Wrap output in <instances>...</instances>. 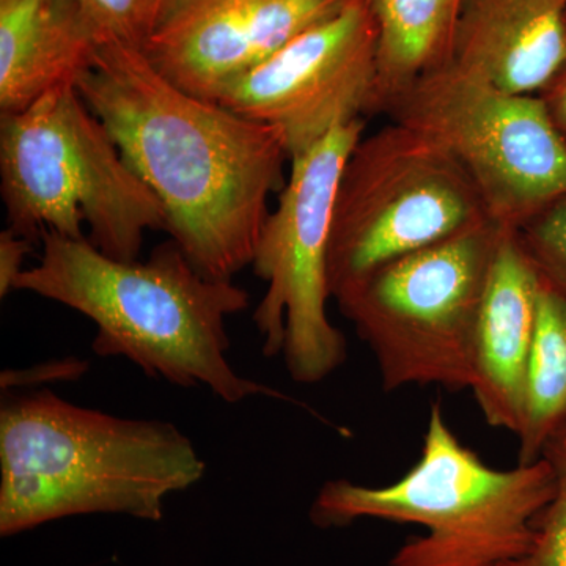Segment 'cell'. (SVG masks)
Wrapping results in <instances>:
<instances>
[{
  "label": "cell",
  "mask_w": 566,
  "mask_h": 566,
  "mask_svg": "<svg viewBox=\"0 0 566 566\" xmlns=\"http://www.w3.org/2000/svg\"><path fill=\"white\" fill-rule=\"evenodd\" d=\"M77 92L161 202L166 232L205 277L252 264L271 193L290 161L282 134L189 95L140 48L106 41Z\"/></svg>",
  "instance_id": "obj_1"
},
{
  "label": "cell",
  "mask_w": 566,
  "mask_h": 566,
  "mask_svg": "<svg viewBox=\"0 0 566 566\" xmlns=\"http://www.w3.org/2000/svg\"><path fill=\"white\" fill-rule=\"evenodd\" d=\"M41 240L39 264L18 277L14 290L91 318L98 356L126 357L148 378L185 389L208 387L230 405L256 395L290 400L238 375L227 359V318L249 307V293L233 281L205 277L174 240L147 262L111 259L87 238L46 233Z\"/></svg>",
  "instance_id": "obj_2"
},
{
  "label": "cell",
  "mask_w": 566,
  "mask_h": 566,
  "mask_svg": "<svg viewBox=\"0 0 566 566\" xmlns=\"http://www.w3.org/2000/svg\"><path fill=\"white\" fill-rule=\"evenodd\" d=\"M205 471L174 423L106 415L48 389L9 392L0 408V535L93 513L159 521L167 495Z\"/></svg>",
  "instance_id": "obj_3"
},
{
  "label": "cell",
  "mask_w": 566,
  "mask_h": 566,
  "mask_svg": "<svg viewBox=\"0 0 566 566\" xmlns=\"http://www.w3.org/2000/svg\"><path fill=\"white\" fill-rule=\"evenodd\" d=\"M556 483L546 457L509 471L483 463L436 401L411 471L387 486L331 480L316 494L311 520L323 528L357 520L422 526L424 535L398 547L390 566H505L531 546Z\"/></svg>",
  "instance_id": "obj_4"
},
{
  "label": "cell",
  "mask_w": 566,
  "mask_h": 566,
  "mask_svg": "<svg viewBox=\"0 0 566 566\" xmlns=\"http://www.w3.org/2000/svg\"><path fill=\"white\" fill-rule=\"evenodd\" d=\"M0 192L10 229L32 243L46 233L87 238L111 259L134 262L145 233L166 230L161 202L74 84L0 115Z\"/></svg>",
  "instance_id": "obj_5"
},
{
  "label": "cell",
  "mask_w": 566,
  "mask_h": 566,
  "mask_svg": "<svg viewBox=\"0 0 566 566\" xmlns=\"http://www.w3.org/2000/svg\"><path fill=\"white\" fill-rule=\"evenodd\" d=\"M502 227L486 222L387 263L337 297L386 392L474 382V335Z\"/></svg>",
  "instance_id": "obj_6"
},
{
  "label": "cell",
  "mask_w": 566,
  "mask_h": 566,
  "mask_svg": "<svg viewBox=\"0 0 566 566\" xmlns=\"http://www.w3.org/2000/svg\"><path fill=\"white\" fill-rule=\"evenodd\" d=\"M493 222L474 182L430 137L400 123L360 137L335 192L331 296L409 253Z\"/></svg>",
  "instance_id": "obj_7"
},
{
  "label": "cell",
  "mask_w": 566,
  "mask_h": 566,
  "mask_svg": "<svg viewBox=\"0 0 566 566\" xmlns=\"http://www.w3.org/2000/svg\"><path fill=\"white\" fill-rule=\"evenodd\" d=\"M465 170L491 221L517 230L566 192V139L538 95L495 87L450 62L387 104Z\"/></svg>",
  "instance_id": "obj_8"
},
{
  "label": "cell",
  "mask_w": 566,
  "mask_h": 566,
  "mask_svg": "<svg viewBox=\"0 0 566 566\" xmlns=\"http://www.w3.org/2000/svg\"><path fill=\"white\" fill-rule=\"evenodd\" d=\"M364 136L360 118L337 126L293 158L277 208L268 216L251 266L268 283L253 314L263 354H282L293 381L316 385L346 360L344 334L327 316V255L338 178Z\"/></svg>",
  "instance_id": "obj_9"
},
{
  "label": "cell",
  "mask_w": 566,
  "mask_h": 566,
  "mask_svg": "<svg viewBox=\"0 0 566 566\" xmlns=\"http://www.w3.org/2000/svg\"><path fill=\"white\" fill-rule=\"evenodd\" d=\"M378 28L367 0L290 41L219 98L227 109L282 134L290 161L337 126L371 114Z\"/></svg>",
  "instance_id": "obj_10"
},
{
  "label": "cell",
  "mask_w": 566,
  "mask_h": 566,
  "mask_svg": "<svg viewBox=\"0 0 566 566\" xmlns=\"http://www.w3.org/2000/svg\"><path fill=\"white\" fill-rule=\"evenodd\" d=\"M348 0H172L142 48L178 88L218 103L255 66Z\"/></svg>",
  "instance_id": "obj_11"
},
{
  "label": "cell",
  "mask_w": 566,
  "mask_h": 566,
  "mask_svg": "<svg viewBox=\"0 0 566 566\" xmlns=\"http://www.w3.org/2000/svg\"><path fill=\"white\" fill-rule=\"evenodd\" d=\"M542 281L515 230H502L474 335L476 405L493 428L517 434Z\"/></svg>",
  "instance_id": "obj_12"
},
{
  "label": "cell",
  "mask_w": 566,
  "mask_h": 566,
  "mask_svg": "<svg viewBox=\"0 0 566 566\" xmlns=\"http://www.w3.org/2000/svg\"><path fill=\"white\" fill-rule=\"evenodd\" d=\"M453 63L516 95H539L566 65V0H464Z\"/></svg>",
  "instance_id": "obj_13"
},
{
  "label": "cell",
  "mask_w": 566,
  "mask_h": 566,
  "mask_svg": "<svg viewBox=\"0 0 566 566\" xmlns=\"http://www.w3.org/2000/svg\"><path fill=\"white\" fill-rule=\"evenodd\" d=\"M99 46L77 0H0V115L76 85Z\"/></svg>",
  "instance_id": "obj_14"
},
{
  "label": "cell",
  "mask_w": 566,
  "mask_h": 566,
  "mask_svg": "<svg viewBox=\"0 0 566 566\" xmlns=\"http://www.w3.org/2000/svg\"><path fill=\"white\" fill-rule=\"evenodd\" d=\"M464 0H367L378 28L371 114L417 80L453 61Z\"/></svg>",
  "instance_id": "obj_15"
},
{
  "label": "cell",
  "mask_w": 566,
  "mask_h": 566,
  "mask_svg": "<svg viewBox=\"0 0 566 566\" xmlns=\"http://www.w3.org/2000/svg\"><path fill=\"white\" fill-rule=\"evenodd\" d=\"M566 433V297L542 282L528 357L517 464H531Z\"/></svg>",
  "instance_id": "obj_16"
},
{
  "label": "cell",
  "mask_w": 566,
  "mask_h": 566,
  "mask_svg": "<svg viewBox=\"0 0 566 566\" xmlns=\"http://www.w3.org/2000/svg\"><path fill=\"white\" fill-rule=\"evenodd\" d=\"M515 232L539 281L566 297V192Z\"/></svg>",
  "instance_id": "obj_17"
},
{
  "label": "cell",
  "mask_w": 566,
  "mask_h": 566,
  "mask_svg": "<svg viewBox=\"0 0 566 566\" xmlns=\"http://www.w3.org/2000/svg\"><path fill=\"white\" fill-rule=\"evenodd\" d=\"M102 43L144 48L172 0H77Z\"/></svg>",
  "instance_id": "obj_18"
},
{
  "label": "cell",
  "mask_w": 566,
  "mask_h": 566,
  "mask_svg": "<svg viewBox=\"0 0 566 566\" xmlns=\"http://www.w3.org/2000/svg\"><path fill=\"white\" fill-rule=\"evenodd\" d=\"M543 457L556 469V493L538 516L526 553L505 566H566V444L554 441Z\"/></svg>",
  "instance_id": "obj_19"
},
{
  "label": "cell",
  "mask_w": 566,
  "mask_h": 566,
  "mask_svg": "<svg viewBox=\"0 0 566 566\" xmlns=\"http://www.w3.org/2000/svg\"><path fill=\"white\" fill-rule=\"evenodd\" d=\"M88 370V360L66 357L52 363L35 365L24 370H6L0 376L3 392L17 387L46 385V382L76 381Z\"/></svg>",
  "instance_id": "obj_20"
},
{
  "label": "cell",
  "mask_w": 566,
  "mask_h": 566,
  "mask_svg": "<svg viewBox=\"0 0 566 566\" xmlns=\"http://www.w3.org/2000/svg\"><path fill=\"white\" fill-rule=\"evenodd\" d=\"M32 251V241L7 227L0 233V297L9 296L18 277L24 273V262Z\"/></svg>",
  "instance_id": "obj_21"
},
{
  "label": "cell",
  "mask_w": 566,
  "mask_h": 566,
  "mask_svg": "<svg viewBox=\"0 0 566 566\" xmlns=\"http://www.w3.org/2000/svg\"><path fill=\"white\" fill-rule=\"evenodd\" d=\"M538 96L545 103L554 125L566 139V65Z\"/></svg>",
  "instance_id": "obj_22"
},
{
  "label": "cell",
  "mask_w": 566,
  "mask_h": 566,
  "mask_svg": "<svg viewBox=\"0 0 566 566\" xmlns=\"http://www.w3.org/2000/svg\"><path fill=\"white\" fill-rule=\"evenodd\" d=\"M557 441H562V442H564V444H566V433L564 436H562L560 439H557Z\"/></svg>",
  "instance_id": "obj_23"
}]
</instances>
